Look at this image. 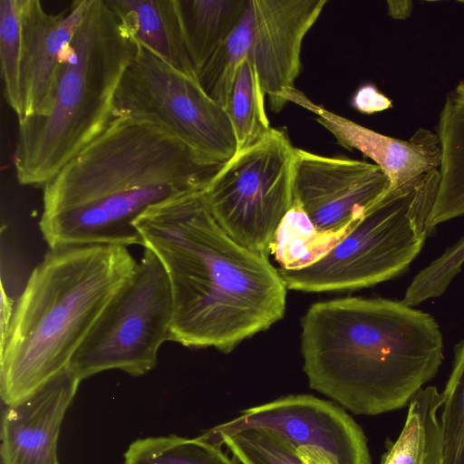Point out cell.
<instances>
[{
	"instance_id": "1",
	"label": "cell",
	"mask_w": 464,
	"mask_h": 464,
	"mask_svg": "<svg viewBox=\"0 0 464 464\" xmlns=\"http://www.w3.org/2000/svg\"><path fill=\"white\" fill-rule=\"evenodd\" d=\"M226 163L160 125L114 118L44 186L43 237L50 248L143 246L136 220L155 205L205 191Z\"/></svg>"
},
{
	"instance_id": "2",
	"label": "cell",
	"mask_w": 464,
	"mask_h": 464,
	"mask_svg": "<svg viewBox=\"0 0 464 464\" xmlns=\"http://www.w3.org/2000/svg\"><path fill=\"white\" fill-rule=\"evenodd\" d=\"M135 227L169 280L170 341L230 353L284 316L287 287L279 270L218 225L204 191L150 208Z\"/></svg>"
},
{
	"instance_id": "3",
	"label": "cell",
	"mask_w": 464,
	"mask_h": 464,
	"mask_svg": "<svg viewBox=\"0 0 464 464\" xmlns=\"http://www.w3.org/2000/svg\"><path fill=\"white\" fill-rule=\"evenodd\" d=\"M301 346L309 386L361 415L403 408L443 360L435 319L382 297L312 304L302 319Z\"/></svg>"
},
{
	"instance_id": "4",
	"label": "cell",
	"mask_w": 464,
	"mask_h": 464,
	"mask_svg": "<svg viewBox=\"0 0 464 464\" xmlns=\"http://www.w3.org/2000/svg\"><path fill=\"white\" fill-rule=\"evenodd\" d=\"M136 265L122 246L50 248L14 305L0 349V395L6 406L68 367Z\"/></svg>"
},
{
	"instance_id": "5",
	"label": "cell",
	"mask_w": 464,
	"mask_h": 464,
	"mask_svg": "<svg viewBox=\"0 0 464 464\" xmlns=\"http://www.w3.org/2000/svg\"><path fill=\"white\" fill-rule=\"evenodd\" d=\"M137 43L106 0H92L64 50L44 112L18 119V182L44 186L112 121L114 97Z\"/></svg>"
},
{
	"instance_id": "6",
	"label": "cell",
	"mask_w": 464,
	"mask_h": 464,
	"mask_svg": "<svg viewBox=\"0 0 464 464\" xmlns=\"http://www.w3.org/2000/svg\"><path fill=\"white\" fill-rule=\"evenodd\" d=\"M439 170L388 189L330 252L309 266L279 269L287 289L324 292L368 287L402 273L431 232Z\"/></svg>"
},
{
	"instance_id": "7",
	"label": "cell",
	"mask_w": 464,
	"mask_h": 464,
	"mask_svg": "<svg viewBox=\"0 0 464 464\" xmlns=\"http://www.w3.org/2000/svg\"><path fill=\"white\" fill-rule=\"evenodd\" d=\"M172 295L166 270L145 248L132 274L106 304L72 357L68 369L82 382L106 370L141 376L154 369L169 340Z\"/></svg>"
},
{
	"instance_id": "8",
	"label": "cell",
	"mask_w": 464,
	"mask_h": 464,
	"mask_svg": "<svg viewBox=\"0 0 464 464\" xmlns=\"http://www.w3.org/2000/svg\"><path fill=\"white\" fill-rule=\"evenodd\" d=\"M295 150L285 131L272 128L261 140L237 151L204 191L218 225L237 243L266 256L295 203Z\"/></svg>"
},
{
	"instance_id": "9",
	"label": "cell",
	"mask_w": 464,
	"mask_h": 464,
	"mask_svg": "<svg viewBox=\"0 0 464 464\" xmlns=\"http://www.w3.org/2000/svg\"><path fill=\"white\" fill-rule=\"evenodd\" d=\"M114 118L160 125L222 162L237 151L224 107L210 98L196 79L179 72L139 43L115 93Z\"/></svg>"
},
{
	"instance_id": "10",
	"label": "cell",
	"mask_w": 464,
	"mask_h": 464,
	"mask_svg": "<svg viewBox=\"0 0 464 464\" xmlns=\"http://www.w3.org/2000/svg\"><path fill=\"white\" fill-rule=\"evenodd\" d=\"M217 427L266 429L304 464H371L362 428L343 408L313 395H290L254 406Z\"/></svg>"
},
{
	"instance_id": "11",
	"label": "cell",
	"mask_w": 464,
	"mask_h": 464,
	"mask_svg": "<svg viewBox=\"0 0 464 464\" xmlns=\"http://www.w3.org/2000/svg\"><path fill=\"white\" fill-rule=\"evenodd\" d=\"M295 201L323 232L349 229L390 188L374 163L330 158L295 148Z\"/></svg>"
},
{
	"instance_id": "12",
	"label": "cell",
	"mask_w": 464,
	"mask_h": 464,
	"mask_svg": "<svg viewBox=\"0 0 464 464\" xmlns=\"http://www.w3.org/2000/svg\"><path fill=\"white\" fill-rule=\"evenodd\" d=\"M251 62L272 111L285 105V94L295 88L301 71L304 39L327 0H251Z\"/></svg>"
},
{
	"instance_id": "13",
	"label": "cell",
	"mask_w": 464,
	"mask_h": 464,
	"mask_svg": "<svg viewBox=\"0 0 464 464\" xmlns=\"http://www.w3.org/2000/svg\"><path fill=\"white\" fill-rule=\"evenodd\" d=\"M92 0H75L68 9L48 14L38 0L21 5V112L18 119L45 111L64 50Z\"/></svg>"
},
{
	"instance_id": "14",
	"label": "cell",
	"mask_w": 464,
	"mask_h": 464,
	"mask_svg": "<svg viewBox=\"0 0 464 464\" xmlns=\"http://www.w3.org/2000/svg\"><path fill=\"white\" fill-rule=\"evenodd\" d=\"M80 382L67 367L30 395L7 405L1 426L2 464H59L61 424Z\"/></svg>"
},
{
	"instance_id": "15",
	"label": "cell",
	"mask_w": 464,
	"mask_h": 464,
	"mask_svg": "<svg viewBox=\"0 0 464 464\" xmlns=\"http://www.w3.org/2000/svg\"><path fill=\"white\" fill-rule=\"evenodd\" d=\"M315 115L316 121L330 131L343 148L355 149L372 160L387 176L390 188L401 187L426 173L439 170L441 152L437 134L418 129L408 140L390 137L363 127L314 103L302 92L293 88L285 96Z\"/></svg>"
},
{
	"instance_id": "16",
	"label": "cell",
	"mask_w": 464,
	"mask_h": 464,
	"mask_svg": "<svg viewBox=\"0 0 464 464\" xmlns=\"http://www.w3.org/2000/svg\"><path fill=\"white\" fill-rule=\"evenodd\" d=\"M130 35L181 73L197 80L178 0H106Z\"/></svg>"
},
{
	"instance_id": "17",
	"label": "cell",
	"mask_w": 464,
	"mask_h": 464,
	"mask_svg": "<svg viewBox=\"0 0 464 464\" xmlns=\"http://www.w3.org/2000/svg\"><path fill=\"white\" fill-rule=\"evenodd\" d=\"M441 152L439 182L429 218L438 225L464 215V80L446 95L436 132Z\"/></svg>"
},
{
	"instance_id": "18",
	"label": "cell",
	"mask_w": 464,
	"mask_h": 464,
	"mask_svg": "<svg viewBox=\"0 0 464 464\" xmlns=\"http://www.w3.org/2000/svg\"><path fill=\"white\" fill-rule=\"evenodd\" d=\"M246 3L247 0H178L195 74L234 29Z\"/></svg>"
},
{
	"instance_id": "19",
	"label": "cell",
	"mask_w": 464,
	"mask_h": 464,
	"mask_svg": "<svg viewBox=\"0 0 464 464\" xmlns=\"http://www.w3.org/2000/svg\"><path fill=\"white\" fill-rule=\"evenodd\" d=\"M349 229L341 232L319 230L295 201L276 232L270 253L275 256L281 269H301L327 255Z\"/></svg>"
},
{
	"instance_id": "20",
	"label": "cell",
	"mask_w": 464,
	"mask_h": 464,
	"mask_svg": "<svg viewBox=\"0 0 464 464\" xmlns=\"http://www.w3.org/2000/svg\"><path fill=\"white\" fill-rule=\"evenodd\" d=\"M265 96L246 58L237 69L224 107L234 130L237 151L261 140L272 129L265 109Z\"/></svg>"
},
{
	"instance_id": "21",
	"label": "cell",
	"mask_w": 464,
	"mask_h": 464,
	"mask_svg": "<svg viewBox=\"0 0 464 464\" xmlns=\"http://www.w3.org/2000/svg\"><path fill=\"white\" fill-rule=\"evenodd\" d=\"M205 434L193 439L169 436L138 439L124 453V464H241Z\"/></svg>"
},
{
	"instance_id": "22",
	"label": "cell",
	"mask_w": 464,
	"mask_h": 464,
	"mask_svg": "<svg viewBox=\"0 0 464 464\" xmlns=\"http://www.w3.org/2000/svg\"><path fill=\"white\" fill-rule=\"evenodd\" d=\"M252 33V2L247 0L234 29L196 72L197 81L203 91L223 107L237 69L248 57Z\"/></svg>"
},
{
	"instance_id": "23",
	"label": "cell",
	"mask_w": 464,
	"mask_h": 464,
	"mask_svg": "<svg viewBox=\"0 0 464 464\" xmlns=\"http://www.w3.org/2000/svg\"><path fill=\"white\" fill-rule=\"evenodd\" d=\"M205 435L225 445L241 464H304L279 436L266 429L216 426Z\"/></svg>"
},
{
	"instance_id": "24",
	"label": "cell",
	"mask_w": 464,
	"mask_h": 464,
	"mask_svg": "<svg viewBox=\"0 0 464 464\" xmlns=\"http://www.w3.org/2000/svg\"><path fill=\"white\" fill-rule=\"evenodd\" d=\"M442 394L435 386L419 391L409 403L406 420L399 438L385 455L382 464H420L430 425L439 414Z\"/></svg>"
},
{
	"instance_id": "25",
	"label": "cell",
	"mask_w": 464,
	"mask_h": 464,
	"mask_svg": "<svg viewBox=\"0 0 464 464\" xmlns=\"http://www.w3.org/2000/svg\"><path fill=\"white\" fill-rule=\"evenodd\" d=\"M441 394L443 464H464V339L455 346L451 372Z\"/></svg>"
},
{
	"instance_id": "26",
	"label": "cell",
	"mask_w": 464,
	"mask_h": 464,
	"mask_svg": "<svg viewBox=\"0 0 464 464\" xmlns=\"http://www.w3.org/2000/svg\"><path fill=\"white\" fill-rule=\"evenodd\" d=\"M22 0L0 1V60L5 100L17 117L21 112Z\"/></svg>"
},
{
	"instance_id": "27",
	"label": "cell",
	"mask_w": 464,
	"mask_h": 464,
	"mask_svg": "<svg viewBox=\"0 0 464 464\" xmlns=\"http://www.w3.org/2000/svg\"><path fill=\"white\" fill-rule=\"evenodd\" d=\"M463 265L464 234L413 277L401 301L413 307L442 295Z\"/></svg>"
},
{
	"instance_id": "28",
	"label": "cell",
	"mask_w": 464,
	"mask_h": 464,
	"mask_svg": "<svg viewBox=\"0 0 464 464\" xmlns=\"http://www.w3.org/2000/svg\"><path fill=\"white\" fill-rule=\"evenodd\" d=\"M352 106L360 112L372 114L392 108V102L374 85L366 84L356 91Z\"/></svg>"
},
{
	"instance_id": "29",
	"label": "cell",
	"mask_w": 464,
	"mask_h": 464,
	"mask_svg": "<svg viewBox=\"0 0 464 464\" xmlns=\"http://www.w3.org/2000/svg\"><path fill=\"white\" fill-rule=\"evenodd\" d=\"M420 464H443L440 417H435L429 429L426 447Z\"/></svg>"
},
{
	"instance_id": "30",
	"label": "cell",
	"mask_w": 464,
	"mask_h": 464,
	"mask_svg": "<svg viewBox=\"0 0 464 464\" xmlns=\"http://www.w3.org/2000/svg\"><path fill=\"white\" fill-rule=\"evenodd\" d=\"M0 302V349H2L7 337L15 305L14 301L5 293L3 283Z\"/></svg>"
},
{
	"instance_id": "31",
	"label": "cell",
	"mask_w": 464,
	"mask_h": 464,
	"mask_svg": "<svg viewBox=\"0 0 464 464\" xmlns=\"http://www.w3.org/2000/svg\"><path fill=\"white\" fill-rule=\"evenodd\" d=\"M388 14L391 17L397 20H405L409 18L413 10V3L409 0L387 1Z\"/></svg>"
}]
</instances>
